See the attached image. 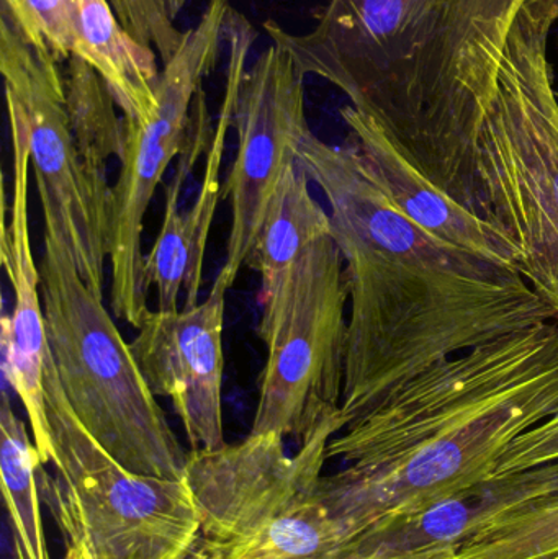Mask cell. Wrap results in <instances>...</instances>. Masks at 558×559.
<instances>
[{
    "label": "cell",
    "instance_id": "1",
    "mask_svg": "<svg viewBox=\"0 0 558 559\" xmlns=\"http://www.w3.org/2000/svg\"><path fill=\"white\" fill-rule=\"evenodd\" d=\"M298 160L330 206L349 283L346 426L448 358L557 321L520 271L409 222L349 140L337 146L311 131Z\"/></svg>",
    "mask_w": 558,
    "mask_h": 559
},
{
    "label": "cell",
    "instance_id": "2",
    "mask_svg": "<svg viewBox=\"0 0 558 559\" xmlns=\"http://www.w3.org/2000/svg\"><path fill=\"white\" fill-rule=\"evenodd\" d=\"M527 0H330L307 33L265 22L304 75L340 88L429 182L482 219L475 131Z\"/></svg>",
    "mask_w": 558,
    "mask_h": 559
},
{
    "label": "cell",
    "instance_id": "3",
    "mask_svg": "<svg viewBox=\"0 0 558 559\" xmlns=\"http://www.w3.org/2000/svg\"><path fill=\"white\" fill-rule=\"evenodd\" d=\"M558 411V321L423 371L328 445L346 468L318 498L353 537L488 481L508 447Z\"/></svg>",
    "mask_w": 558,
    "mask_h": 559
},
{
    "label": "cell",
    "instance_id": "4",
    "mask_svg": "<svg viewBox=\"0 0 558 559\" xmlns=\"http://www.w3.org/2000/svg\"><path fill=\"white\" fill-rule=\"evenodd\" d=\"M558 0H527L472 147L482 218L520 254L518 271L558 321V94L550 33Z\"/></svg>",
    "mask_w": 558,
    "mask_h": 559
},
{
    "label": "cell",
    "instance_id": "5",
    "mask_svg": "<svg viewBox=\"0 0 558 559\" xmlns=\"http://www.w3.org/2000/svg\"><path fill=\"white\" fill-rule=\"evenodd\" d=\"M39 275L49 350L82 426L130 472L183 481L189 453L170 429L104 298L85 285L49 219Z\"/></svg>",
    "mask_w": 558,
    "mask_h": 559
},
{
    "label": "cell",
    "instance_id": "6",
    "mask_svg": "<svg viewBox=\"0 0 558 559\" xmlns=\"http://www.w3.org/2000/svg\"><path fill=\"white\" fill-rule=\"evenodd\" d=\"M51 453L39 465L41 504L64 538V559H183L202 538L192 489L138 475L82 426L49 360L45 378Z\"/></svg>",
    "mask_w": 558,
    "mask_h": 559
},
{
    "label": "cell",
    "instance_id": "7",
    "mask_svg": "<svg viewBox=\"0 0 558 559\" xmlns=\"http://www.w3.org/2000/svg\"><path fill=\"white\" fill-rule=\"evenodd\" d=\"M268 345L251 433L305 443L343 404L349 283L334 236L307 249L259 295Z\"/></svg>",
    "mask_w": 558,
    "mask_h": 559
},
{
    "label": "cell",
    "instance_id": "8",
    "mask_svg": "<svg viewBox=\"0 0 558 559\" xmlns=\"http://www.w3.org/2000/svg\"><path fill=\"white\" fill-rule=\"evenodd\" d=\"M231 15L229 0H210L176 55L163 64L153 114L140 120L123 118L120 176L111 187V309L134 329L151 311L141 249L144 216L170 163L182 156L192 140L197 98L206 75L218 64L223 43L228 41Z\"/></svg>",
    "mask_w": 558,
    "mask_h": 559
},
{
    "label": "cell",
    "instance_id": "9",
    "mask_svg": "<svg viewBox=\"0 0 558 559\" xmlns=\"http://www.w3.org/2000/svg\"><path fill=\"white\" fill-rule=\"evenodd\" d=\"M0 71L7 110L22 120L28 138L43 218L55 223L79 275L104 298L114 192L107 173L92 169L79 154L59 62L48 51L33 48L2 15Z\"/></svg>",
    "mask_w": 558,
    "mask_h": 559
},
{
    "label": "cell",
    "instance_id": "10",
    "mask_svg": "<svg viewBox=\"0 0 558 559\" xmlns=\"http://www.w3.org/2000/svg\"><path fill=\"white\" fill-rule=\"evenodd\" d=\"M344 426L340 411L295 455L285 452L277 433H249L218 450H192L186 481L202 519V537L233 547L298 504L323 476L328 445Z\"/></svg>",
    "mask_w": 558,
    "mask_h": 559
},
{
    "label": "cell",
    "instance_id": "11",
    "mask_svg": "<svg viewBox=\"0 0 558 559\" xmlns=\"http://www.w3.org/2000/svg\"><path fill=\"white\" fill-rule=\"evenodd\" d=\"M228 29L225 97L218 123L210 140L205 94L197 98L195 130L182 153L173 182L167 187L163 226L150 254L144 255L143 277L146 288L157 289V309L177 311L186 293L183 308L199 305L206 241L223 197L222 173L226 138L233 127L236 92L248 71L249 51L258 38L245 15L233 12Z\"/></svg>",
    "mask_w": 558,
    "mask_h": 559
},
{
    "label": "cell",
    "instance_id": "12",
    "mask_svg": "<svg viewBox=\"0 0 558 559\" xmlns=\"http://www.w3.org/2000/svg\"><path fill=\"white\" fill-rule=\"evenodd\" d=\"M305 78L294 58L272 43L239 82L233 115L238 151L223 186V197L231 206V229L222 272L231 285L282 174L298 160L301 144L311 133Z\"/></svg>",
    "mask_w": 558,
    "mask_h": 559
},
{
    "label": "cell",
    "instance_id": "13",
    "mask_svg": "<svg viewBox=\"0 0 558 559\" xmlns=\"http://www.w3.org/2000/svg\"><path fill=\"white\" fill-rule=\"evenodd\" d=\"M231 282L219 271L199 305L150 311L130 347L154 396L173 401L192 450L226 445L223 430L226 295Z\"/></svg>",
    "mask_w": 558,
    "mask_h": 559
},
{
    "label": "cell",
    "instance_id": "14",
    "mask_svg": "<svg viewBox=\"0 0 558 559\" xmlns=\"http://www.w3.org/2000/svg\"><path fill=\"white\" fill-rule=\"evenodd\" d=\"M13 146V200L10 223L2 210V264L15 295L12 316L2 318L3 373L22 401L28 417L32 439L43 465L51 453L48 407H46V367L51 360L45 311L41 301V275L33 255L28 225V177L32 169L28 138L22 120L7 110Z\"/></svg>",
    "mask_w": 558,
    "mask_h": 559
},
{
    "label": "cell",
    "instance_id": "15",
    "mask_svg": "<svg viewBox=\"0 0 558 559\" xmlns=\"http://www.w3.org/2000/svg\"><path fill=\"white\" fill-rule=\"evenodd\" d=\"M341 117L349 128L347 140L359 150L377 182L409 222L452 248L518 271L520 254L514 246L494 226L429 182L369 117L351 105L341 108Z\"/></svg>",
    "mask_w": 558,
    "mask_h": 559
},
{
    "label": "cell",
    "instance_id": "16",
    "mask_svg": "<svg viewBox=\"0 0 558 559\" xmlns=\"http://www.w3.org/2000/svg\"><path fill=\"white\" fill-rule=\"evenodd\" d=\"M74 19L72 56L104 79L124 120L150 117L161 72L156 51L121 25L108 0H74Z\"/></svg>",
    "mask_w": 558,
    "mask_h": 559
},
{
    "label": "cell",
    "instance_id": "17",
    "mask_svg": "<svg viewBox=\"0 0 558 559\" xmlns=\"http://www.w3.org/2000/svg\"><path fill=\"white\" fill-rule=\"evenodd\" d=\"M300 160L287 167L272 193L245 265L271 288L310 246L333 235L330 212L314 199Z\"/></svg>",
    "mask_w": 558,
    "mask_h": 559
},
{
    "label": "cell",
    "instance_id": "18",
    "mask_svg": "<svg viewBox=\"0 0 558 559\" xmlns=\"http://www.w3.org/2000/svg\"><path fill=\"white\" fill-rule=\"evenodd\" d=\"M41 463L35 442L26 433L25 423L13 413L12 401L3 390L0 406V473L16 559H51L39 499L38 468Z\"/></svg>",
    "mask_w": 558,
    "mask_h": 559
},
{
    "label": "cell",
    "instance_id": "19",
    "mask_svg": "<svg viewBox=\"0 0 558 559\" xmlns=\"http://www.w3.org/2000/svg\"><path fill=\"white\" fill-rule=\"evenodd\" d=\"M66 108L79 154L92 169L107 173L108 160L123 154L124 121L104 79L78 56L66 62Z\"/></svg>",
    "mask_w": 558,
    "mask_h": 559
},
{
    "label": "cell",
    "instance_id": "20",
    "mask_svg": "<svg viewBox=\"0 0 558 559\" xmlns=\"http://www.w3.org/2000/svg\"><path fill=\"white\" fill-rule=\"evenodd\" d=\"M558 498L495 519L448 559H556Z\"/></svg>",
    "mask_w": 558,
    "mask_h": 559
},
{
    "label": "cell",
    "instance_id": "21",
    "mask_svg": "<svg viewBox=\"0 0 558 559\" xmlns=\"http://www.w3.org/2000/svg\"><path fill=\"white\" fill-rule=\"evenodd\" d=\"M2 15L36 49L68 62L74 51V0H2Z\"/></svg>",
    "mask_w": 558,
    "mask_h": 559
},
{
    "label": "cell",
    "instance_id": "22",
    "mask_svg": "<svg viewBox=\"0 0 558 559\" xmlns=\"http://www.w3.org/2000/svg\"><path fill=\"white\" fill-rule=\"evenodd\" d=\"M121 25L144 45L151 46L166 64L182 45L186 32L174 25L166 0H108Z\"/></svg>",
    "mask_w": 558,
    "mask_h": 559
},
{
    "label": "cell",
    "instance_id": "23",
    "mask_svg": "<svg viewBox=\"0 0 558 559\" xmlns=\"http://www.w3.org/2000/svg\"><path fill=\"white\" fill-rule=\"evenodd\" d=\"M558 460V411L539 426L518 437L501 455L491 478L511 475Z\"/></svg>",
    "mask_w": 558,
    "mask_h": 559
},
{
    "label": "cell",
    "instance_id": "24",
    "mask_svg": "<svg viewBox=\"0 0 558 559\" xmlns=\"http://www.w3.org/2000/svg\"><path fill=\"white\" fill-rule=\"evenodd\" d=\"M183 559H225V555H223L218 544L202 537L199 544L193 547V550Z\"/></svg>",
    "mask_w": 558,
    "mask_h": 559
},
{
    "label": "cell",
    "instance_id": "25",
    "mask_svg": "<svg viewBox=\"0 0 558 559\" xmlns=\"http://www.w3.org/2000/svg\"><path fill=\"white\" fill-rule=\"evenodd\" d=\"M311 559H377V558L363 557V555H359V554H349V555H341V557L311 558Z\"/></svg>",
    "mask_w": 558,
    "mask_h": 559
},
{
    "label": "cell",
    "instance_id": "26",
    "mask_svg": "<svg viewBox=\"0 0 558 559\" xmlns=\"http://www.w3.org/2000/svg\"><path fill=\"white\" fill-rule=\"evenodd\" d=\"M556 559H558V557Z\"/></svg>",
    "mask_w": 558,
    "mask_h": 559
}]
</instances>
